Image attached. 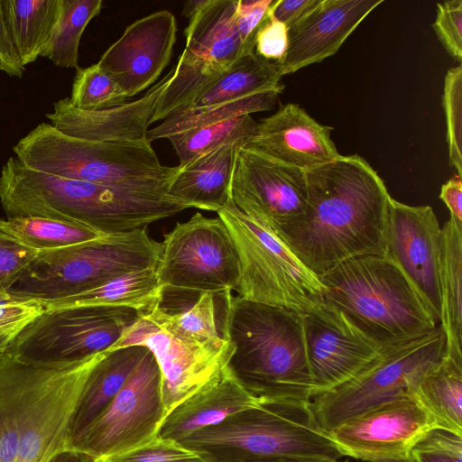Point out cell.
<instances>
[{
	"mask_svg": "<svg viewBox=\"0 0 462 462\" xmlns=\"http://www.w3.org/2000/svg\"><path fill=\"white\" fill-rule=\"evenodd\" d=\"M102 7V0H61L58 23L41 57L49 59L60 68H79L81 36Z\"/></svg>",
	"mask_w": 462,
	"mask_h": 462,
	"instance_id": "obj_35",
	"label": "cell"
},
{
	"mask_svg": "<svg viewBox=\"0 0 462 462\" xmlns=\"http://www.w3.org/2000/svg\"><path fill=\"white\" fill-rule=\"evenodd\" d=\"M319 278L323 301L381 346L413 339L439 325L409 277L384 255L349 259Z\"/></svg>",
	"mask_w": 462,
	"mask_h": 462,
	"instance_id": "obj_4",
	"label": "cell"
},
{
	"mask_svg": "<svg viewBox=\"0 0 462 462\" xmlns=\"http://www.w3.org/2000/svg\"><path fill=\"white\" fill-rule=\"evenodd\" d=\"M446 337L439 325L413 339L383 346L375 358L346 383L310 401L319 427L329 432L385 402L415 397L423 377L443 358Z\"/></svg>",
	"mask_w": 462,
	"mask_h": 462,
	"instance_id": "obj_8",
	"label": "cell"
},
{
	"mask_svg": "<svg viewBox=\"0 0 462 462\" xmlns=\"http://www.w3.org/2000/svg\"><path fill=\"white\" fill-rule=\"evenodd\" d=\"M439 286L445 355L462 360V224L452 218L441 227Z\"/></svg>",
	"mask_w": 462,
	"mask_h": 462,
	"instance_id": "obj_28",
	"label": "cell"
},
{
	"mask_svg": "<svg viewBox=\"0 0 462 462\" xmlns=\"http://www.w3.org/2000/svg\"><path fill=\"white\" fill-rule=\"evenodd\" d=\"M38 253L0 229V295L16 282Z\"/></svg>",
	"mask_w": 462,
	"mask_h": 462,
	"instance_id": "obj_45",
	"label": "cell"
},
{
	"mask_svg": "<svg viewBox=\"0 0 462 462\" xmlns=\"http://www.w3.org/2000/svg\"><path fill=\"white\" fill-rule=\"evenodd\" d=\"M177 30L171 12L152 13L129 24L97 63L130 98L153 85L168 66Z\"/></svg>",
	"mask_w": 462,
	"mask_h": 462,
	"instance_id": "obj_19",
	"label": "cell"
},
{
	"mask_svg": "<svg viewBox=\"0 0 462 462\" xmlns=\"http://www.w3.org/2000/svg\"><path fill=\"white\" fill-rule=\"evenodd\" d=\"M0 229L37 252L61 249L104 236L82 225L40 217L0 219Z\"/></svg>",
	"mask_w": 462,
	"mask_h": 462,
	"instance_id": "obj_34",
	"label": "cell"
},
{
	"mask_svg": "<svg viewBox=\"0 0 462 462\" xmlns=\"http://www.w3.org/2000/svg\"><path fill=\"white\" fill-rule=\"evenodd\" d=\"M46 310L35 300L0 295V356L5 355L19 335Z\"/></svg>",
	"mask_w": 462,
	"mask_h": 462,
	"instance_id": "obj_39",
	"label": "cell"
},
{
	"mask_svg": "<svg viewBox=\"0 0 462 462\" xmlns=\"http://www.w3.org/2000/svg\"><path fill=\"white\" fill-rule=\"evenodd\" d=\"M173 326L181 333L199 341H217L220 336L217 327L214 294L200 293L186 311L171 313Z\"/></svg>",
	"mask_w": 462,
	"mask_h": 462,
	"instance_id": "obj_40",
	"label": "cell"
},
{
	"mask_svg": "<svg viewBox=\"0 0 462 462\" xmlns=\"http://www.w3.org/2000/svg\"><path fill=\"white\" fill-rule=\"evenodd\" d=\"M273 0H238L234 23L239 34L243 55L254 51L255 37L266 21Z\"/></svg>",
	"mask_w": 462,
	"mask_h": 462,
	"instance_id": "obj_44",
	"label": "cell"
},
{
	"mask_svg": "<svg viewBox=\"0 0 462 462\" xmlns=\"http://www.w3.org/2000/svg\"><path fill=\"white\" fill-rule=\"evenodd\" d=\"M49 462H99L95 457L74 449H65Z\"/></svg>",
	"mask_w": 462,
	"mask_h": 462,
	"instance_id": "obj_50",
	"label": "cell"
},
{
	"mask_svg": "<svg viewBox=\"0 0 462 462\" xmlns=\"http://www.w3.org/2000/svg\"><path fill=\"white\" fill-rule=\"evenodd\" d=\"M432 27L448 53L461 62L462 1L449 0L438 3L437 15Z\"/></svg>",
	"mask_w": 462,
	"mask_h": 462,
	"instance_id": "obj_43",
	"label": "cell"
},
{
	"mask_svg": "<svg viewBox=\"0 0 462 462\" xmlns=\"http://www.w3.org/2000/svg\"><path fill=\"white\" fill-rule=\"evenodd\" d=\"M162 243L146 228L104 235L69 247L39 252L7 293L44 305L119 276L158 266Z\"/></svg>",
	"mask_w": 462,
	"mask_h": 462,
	"instance_id": "obj_7",
	"label": "cell"
},
{
	"mask_svg": "<svg viewBox=\"0 0 462 462\" xmlns=\"http://www.w3.org/2000/svg\"><path fill=\"white\" fill-rule=\"evenodd\" d=\"M236 0H206L189 19L186 43L163 103L177 109L187 106L205 86L230 67L243 48L234 23Z\"/></svg>",
	"mask_w": 462,
	"mask_h": 462,
	"instance_id": "obj_14",
	"label": "cell"
},
{
	"mask_svg": "<svg viewBox=\"0 0 462 462\" xmlns=\"http://www.w3.org/2000/svg\"><path fill=\"white\" fill-rule=\"evenodd\" d=\"M138 317L135 310L126 307L46 309L5 354L28 365L68 367L110 350Z\"/></svg>",
	"mask_w": 462,
	"mask_h": 462,
	"instance_id": "obj_10",
	"label": "cell"
},
{
	"mask_svg": "<svg viewBox=\"0 0 462 462\" xmlns=\"http://www.w3.org/2000/svg\"><path fill=\"white\" fill-rule=\"evenodd\" d=\"M416 399L438 427L462 435V360L444 355L421 380Z\"/></svg>",
	"mask_w": 462,
	"mask_h": 462,
	"instance_id": "obj_31",
	"label": "cell"
},
{
	"mask_svg": "<svg viewBox=\"0 0 462 462\" xmlns=\"http://www.w3.org/2000/svg\"><path fill=\"white\" fill-rule=\"evenodd\" d=\"M305 171L301 217L279 236L316 275L363 255H384L390 196L361 156L339 155Z\"/></svg>",
	"mask_w": 462,
	"mask_h": 462,
	"instance_id": "obj_1",
	"label": "cell"
},
{
	"mask_svg": "<svg viewBox=\"0 0 462 462\" xmlns=\"http://www.w3.org/2000/svg\"><path fill=\"white\" fill-rule=\"evenodd\" d=\"M302 318L312 397L350 380L383 347L325 301Z\"/></svg>",
	"mask_w": 462,
	"mask_h": 462,
	"instance_id": "obj_17",
	"label": "cell"
},
{
	"mask_svg": "<svg viewBox=\"0 0 462 462\" xmlns=\"http://www.w3.org/2000/svg\"><path fill=\"white\" fill-rule=\"evenodd\" d=\"M6 218L40 217L90 227L101 235L128 232L189 208L163 190L131 189L64 178L30 169L11 156L0 172Z\"/></svg>",
	"mask_w": 462,
	"mask_h": 462,
	"instance_id": "obj_2",
	"label": "cell"
},
{
	"mask_svg": "<svg viewBox=\"0 0 462 462\" xmlns=\"http://www.w3.org/2000/svg\"><path fill=\"white\" fill-rule=\"evenodd\" d=\"M206 3V0H189L184 4L182 15L190 19Z\"/></svg>",
	"mask_w": 462,
	"mask_h": 462,
	"instance_id": "obj_51",
	"label": "cell"
},
{
	"mask_svg": "<svg viewBox=\"0 0 462 462\" xmlns=\"http://www.w3.org/2000/svg\"><path fill=\"white\" fill-rule=\"evenodd\" d=\"M69 99L78 109L96 111L120 106L128 98L112 77L95 63L76 69Z\"/></svg>",
	"mask_w": 462,
	"mask_h": 462,
	"instance_id": "obj_37",
	"label": "cell"
},
{
	"mask_svg": "<svg viewBox=\"0 0 462 462\" xmlns=\"http://www.w3.org/2000/svg\"><path fill=\"white\" fill-rule=\"evenodd\" d=\"M105 462H207L195 451L180 442L155 438L128 452L115 456Z\"/></svg>",
	"mask_w": 462,
	"mask_h": 462,
	"instance_id": "obj_42",
	"label": "cell"
},
{
	"mask_svg": "<svg viewBox=\"0 0 462 462\" xmlns=\"http://www.w3.org/2000/svg\"><path fill=\"white\" fill-rule=\"evenodd\" d=\"M260 402L226 368L216 379L175 406L164 418L158 437L180 442L194 432L217 425Z\"/></svg>",
	"mask_w": 462,
	"mask_h": 462,
	"instance_id": "obj_24",
	"label": "cell"
},
{
	"mask_svg": "<svg viewBox=\"0 0 462 462\" xmlns=\"http://www.w3.org/2000/svg\"><path fill=\"white\" fill-rule=\"evenodd\" d=\"M410 457L411 462H462V435L433 427L415 442Z\"/></svg>",
	"mask_w": 462,
	"mask_h": 462,
	"instance_id": "obj_41",
	"label": "cell"
},
{
	"mask_svg": "<svg viewBox=\"0 0 462 462\" xmlns=\"http://www.w3.org/2000/svg\"><path fill=\"white\" fill-rule=\"evenodd\" d=\"M163 293L156 270L146 269L119 276L88 291L46 304L45 307H126L142 312L162 302Z\"/></svg>",
	"mask_w": 462,
	"mask_h": 462,
	"instance_id": "obj_30",
	"label": "cell"
},
{
	"mask_svg": "<svg viewBox=\"0 0 462 462\" xmlns=\"http://www.w3.org/2000/svg\"><path fill=\"white\" fill-rule=\"evenodd\" d=\"M104 353L68 367L51 368L25 414L15 462H49L68 449L72 413Z\"/></svg>",
	"mask_w": 462,
	"mask_h": 462,
	"instance_id": "obj_18",
	"label": "cell"
},
{
	"mask_svg": "<svg viewBox=\"0 0 462 462\" xmlns=\"http://www.w3.org/2000/svg\"><path fill=\"white\" fill-rule=\"evenodd\" d=\"M383 0H319L288 27V48L274 63L281 77L334 55Z\"/></svg>",
	"mask_w": 462,
	"mask_h": 462,
	"instance_id": "obj_21",
	"label": "cell"
},
{
	"mask_svg": "<svg viewBox=\"0 0 462 462\" xmlns=\"http://www.w3.org/2000/svg\"><path fill=\"white\" fill-rule=\"evenodd\" d=\"M438 427L415 397L385 402L328 432L344 456L368 462H411L415 442Z\"/></svg>",
	"mask_w": 462,
	"mask_h": 462,
	"instance_id": "obj_16",
	"label": "cell"
},
{
	"mask_svg": "<svg viewBox=\"0 0 462 462\" xmlns=\"http://www.w3.org/2000/svg\"><path fill=\"white\" fill-rule=\"evenodd\" d=\"M231 199L252 220L279 236L306 209L305 171L242 147L232 178Z\"/></svg>",
	"mask_w": 462,
	"mask_h": 462,
	"instance_id": "obj_15",
	"label": "cell"
},
{
	"mask_svg": "<svg viewBox=\"0 0 462 462\" xmlns=\"http://www.w3.org/2000/svg\"><path fill=\"white\" fill-rule=\"evenodd\" d=\"M11 25L23 64L34 62L49 43L61 0H7Z\"/></svg>",
	"mask_w": 462,
	"mask_h": 462,
	"instance_id": "obj_32",
	"label": "cell"
},
{
	"mask_svg": "<svg viewBox=\"0 0 462 462\" xmlns=\"http://www.w3.org/2000/svg\"><path fill=\"white\" fill-rule=\"evenodd\" d=\"M332 130L299 105L289 103L256 122L254 134L244 147L307 170L340 155L330 137Z\"/></svg>",
	"mask_w": 462,
	"mask_h": 462,
	"instance_id": "obj_22",
	"label": "cell"
},
{
	"mask_svg": "<svg viewBox=\"0 0 462 462\" xmlns=\"http://www.w3.org/2000/svg\"><path fill=\"white\" fill-rule=\"evenodd\" d=\"M335 462H339V461L337 460V461H335ZM343 462H348V461H343Z\"/></svg>",
	"mask_w": 462,
	"mask_h": 462,
	"instance_id": "obj_53",
	"label": "cell"
},
{
	"mask_svg": "<svg viewBox=\"0 0 462 462\" xmlns=\"http://www.w3.org/2000/svg\"><path fill=\"white\" fill-rule=\"evenodd\" d=\"M440 237L441 227L431 207L391 199L384 256L404 272L439 320Z\"/></svg>",
	"mask_w": 462,
	"mask_h": 462,
	"instance_id": "obj_20",
	"label": "cell"
},
{
	"mask_svg": "<svg viewBox=\"0 0 462 462\" xmlns=\"http://www.w3.org/2000/svg\"><path fill=\"white\" fill-rule=\"evenodd\" d=\"M256 122L250 115L236 116L176 134L167 140L171 143L182 167L225 144L242 143L244 146L254 134Z\"/></svg>",
	"mask_w": 462,
	"mask_h": 462,
	"instance_id": "obj_36",
	"label": "cell"
},
{
	"mask_svg": "<svg viewBox=\"0 0 462 462\" xmlns=\"http://www.w3.org/2000/svg\"><path fill=\"white\" fill-rule=\"evenodd\" d=\"M173 68L140 98L120 106L96 110H80L69 97L56 101L45 116L63 134L101 142H141L147 140L148 127L162 92L173 77Z\"/></svg>",
	"mask_w": 462,
	"mask_h": 462,
	"instance_id": "obj_23",
	"label": "cell"
},
{
	"mask_svg": "<svg viewBox=\"0 0 462 462\" xmlns=\"http://www.w3.org/2000/svg\"><path fill=\"white\" fill-rule=\"evenodd\" d=\"M1 357V356H0Z\"/></svg>",
	"mask_w": 462,
	"mask_h": 462,
	"instance_id": "obj_54",
	"label": "cell"
},
{
	"mask_svg": "<svg viewBox=\"0 0 462 462\" xmlns=\"http://www.w3.org/2000/svg\"><path fill=\"white\" fill-rule=\"evenodd\" d=\"M279 91H265L246 96L236 100L174 112L162 123L148 130L147 140L152 143L195 127L216 124L244 115L267 111L274 107Z\"/></svg>",
	"mask_w": 462,
	"mask_h": 462,
	"instance_id": "obj_33",
	"label": "cell"
},
{
	"mask_svg": "<svg viewBox=\"0 0 462 462\" xmlns=\"http://www.w3.org/2000/svg\"><path fill=\"white\" fill-rule=\"evenodd\" d=\"M166 414L160 368L147 349L113 401L68 449L105 462L157 438Z\"/></svg>",
	"mask_w": 462,
	"mask_h": 462,
	"instance_id": "obj_13",
	"label": "cell"
},
{
	"mask_svg": "<svg viewBox=\"0 0 462 462\" xmlns=\"http://www.w3.org/2000/svg\"><path fill=\"white\" fill-rule=\"evenodd\" d=\"M24 166L108 186L163 190L178 166L162 165L149 141L101 142L67 135L41 123L13 147Z\"/></svg>",
	"mask_w": 462,
	"mask_h": 462,
	"instance_id": "obj_6",
	"label": "cell"
},
{
	"mask_svg": "<svg viewBox=\"0 0 462 462\" xmlns=\"http://www.w3.org/2000/svg\"><path fill=\"white\" fill-rule=\"evenodd\" d=\"M110 350L131 346L149 349L161 372L162 393L166 413L216 379L226 368L234 346L226 337L199 341L179 331L162 302L138 312ZM166 414V415H167Z\"/></svg>",
	"mask_w": 462,
	"mask_h": 462,
	"instance_id": "obj_11",
	"label": "cell"
},
{
	"mask_svg": "<svg viewBox=\"0 0 462 462\" xmlns=\"http://www.w3.org/2000/svg\"><path fill=\"white\" fill-rule=\"evenodd\" d=\"M24 70L10 22L7 0H0V71L22 78Z\"/></svg>",
	"mask_w": 462,
	"mask_h": 462,
	"instance_id": "obj_47",
	"label": "cell"
},
{
	"mask_svg": "<svg viewBox=\"0 0 462 462\" xmlns=\"http://www.w3.org/2000/svg\"><path fill=\"white\" fill-rule=\"evenodd\" d=\"M50 370L0 357V462H15L25 414Z\"/></svg>",
	"mask_w": 462,
	"mask_h": 462,
	"instance_id": "obj_27",
	"label": "cell"
},
{
	"mask_svg": "<svg viewBox=\"0 0 462 462\" xmlns=\"http://www.w3.org/2000/svg\"><path fill=\"white\" fill-rule=\"evenodd\" d=\"M224 295L223 337L234 346L227 364L231 374L257 399L309 402L313 383L302 315Z\"/></svg>",
	"mask_w": 462,
	"mask_h": 462,
	"instance_id": "obj_3",
	"label": "cell"
},
{
	"mask_svg": "<svg viewBox=\"0 0 462 462\" xmlns=\"http://www.w3.org/2000/svg\"><path fill=\"white\" fill-rule=\"evenodd\" d=\"M240 263L237 296L305 315L323 301V286L277 236L244 214L230 199L217 212Z\"/></svg>",
	"mask_w": 462,
	"mask_h": 462,
	"instance_id": "obj_9",
	"label": "cell"
},
{
	"mask_svg": "<svg viewBox=\"0 0 462 462\" xmlns=\"http://www.w3.org/2000/svg\"><path fill=\"white\" fill-rule=\"evenodd\" d=\"M288 48V27L276 20L269 10L266 21L255 37L254 51L260 57L274 63L280 62Z\"/></svg>",
	"mask_w": 462,
	"mask_h": 462,
	"instance_id": "obj_46",
	"label": "cell"
},
{
	"mask_svg": "<svg viewBox=\"0 0 462 462\" xmlns=\"http://www.w3.org/2000/svg\"><path fill=\"white\" fill-rule=\"evenodd\" d=\"M439 199L445 203L450 212V218L462 224V182L457 176L450 179L441 187Z\"/></svg>",
	"mask_w": 462,
	"mask_h": 462,
	"instance_id": "obj_49",
	"label": "cell"
},
{
	"mask_svg": "<svg viewBox=\"0 0 462 462\" xmlns=\"http://www.w3.org/2000/svg\"><path fill=\"white\" fill-rule=\"evenodd\" d=\"M281 79L274 62L260 57L255 51L249 52L240 56L205 86L181 110L217 105L260 92L275 90L282 93L284 86Z\"/></svg>",
	"mask_w": 462,
	"mask_h": 462,
	"instance_id": "obj_29",
	"label": "cell"
},
{
	"mask_svg": "<svg viewBox=\"0 0 462 462\" xmlns=\"http://www.w3.org/2000/svg\"><path fill=\"white\" fill-rule=\"evenodd\" d=\"M442 106L447 126L449 162L462 176V66L449 69L444 79Z\"/></svg>",
	"mask_w": 462,
	"mask_h": 462,
	"instance_id": "obj_38",
	"label": "cell"
},
{
	"mask_svg": "<svg viewBox=\"0 0 462 462\" xmlns=\"http://www.w3.org/2000/svg\"><path fill=\"white\" fill-rule=\"evenodd\" d=\"M318 2L319 0H275L270 7V12L276 20L290 27Z\"/></svg>",
	"mask_w": 462,
	"mask_h": 462,
	"instance_id": "obj_48",
	"label": "cell"
},
{
	"mask_svg": "<svg viewBox=\"0 0 462 462\" xmlns=\"http://www.w3.org/2000/svg\"><path fill=\"white\" fill-rule=\"evenodd\" d=\"M180 443L207 462L337 461L344 456L318 424L310 402L291 400H260Z\"/></svg>",
	"mask_w": 462,
	"mask_h": 462,
	"instance_id": "obj_5",
	"label": "cell"
},
{
	"mask_svg": "<svg viewBox=\"0 0 462 462\" xmlns=\"http://www.w3.org/2000/svg\"><path fill=\"white\" fill-rule=\"evenodd\" d=\"M159 284L200 293L237 289L240 263L236 245L219 217L195 213L165 234L156 268Z\"/></svg>",
	"mask_w": 462,
	"mask_h": 462,
	"instance_id": "obj_12",
	"label": "cell"
},
{
	"mask_svg": "<svg viewBox=\"0 0 462 462\" xmlns=\"http://www.w3.org/2000/svg\"><path fill=\"white\" fill-rule=\"evenodd\" d=\"M257 462H335V461H324V460L304 459V458H275V459L262 460V461H257Z\"/></svg>",
	"mask_w": 462,
	"mask_h": 462,
	"instance_id": "obj_52",
	"label": "cell"
},
{
	"mask_svg": "<svg viewBox=\"0 0 462 462\" xmlns=\"http://www.w3.org/2000/svg\"><path fill=\"white\" fill-rule=\"evenodd\" d=\"M147 348L131 346L104 353L90 371L72 413L68 448L104 411L129 379Z\"/></svg>",
	"mask_w": 462,
	"mask_h": 462,
	"instance_id": "obj_26",
	"label": "cell"
},
{
	"mask_svg": "<svg viewBox=\"0 0 462 462\" xmlns=\"http://www.w3.org/2000/svg\"><path fill=\"white\" fill-rule=\"evenodd\" d=\"M242 143L225 144L178 171L167 193L189 208L217 212L231 199V183Z\"/></svg>",
	"mask_w": 462,
	"mask_h": 462,
	"instance_id": "obj_25",
	"label": "cell"
}]
</instances>
